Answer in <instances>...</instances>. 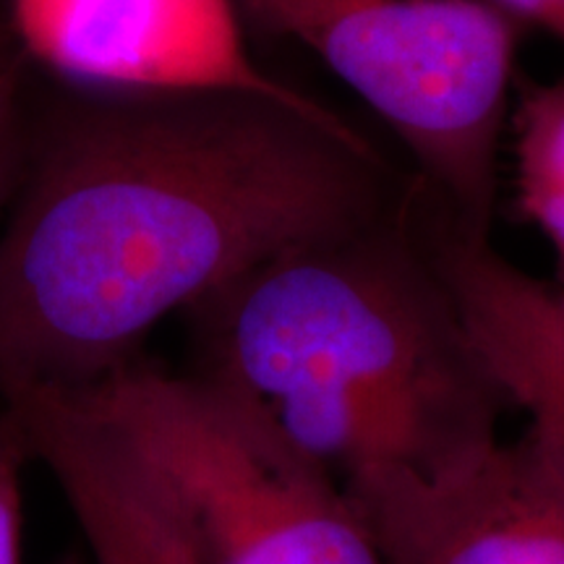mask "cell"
<instances>
[{
  "label": "cell",
  "instance_id": "ba28073f",
  "mask_svg": "<svg viewBox=\"0 0 564 564\" xmlns=\"http://www.w3.org/2000/svg\"><path fill=\"white\" fill-rule=\"evenodd\" d=\"M426 241L457 303L465 329L528 413V440L564 486V288L528 274L415 181Z\"/></svg>",
  "mask_w": 564,
  "mask_h": 564
},
{
  "label": "cell",
  "instance_id": "30bf717a",
  "mask_svg": "<svg viewBox=\"0 0 564 564\" xmlns=\"http://www.w3.org/2000/svg\"><path fill=\"white\" fill-rule=\"evenodd\" d=\"M30 70L32 63L13 37L6 9L0 3V228H3L19 181Z\"/></svg>",
  "mask_w": 564,
  "mask_h": 564
},
{
  "label": "cell",
  "instance_id": "8fae6325",
  "mask_svg": "<svg viewBox=\"0 0 564 564\" xmlns=\"http://www.w3.org/2000/svg\"><path fill=\"white\" fill-rule=\"evenodd\" d=\"M30 460L19 423L0 403V564H24V468Z\"/></svg>",
  "mask_w": 564,
  "mask_h": 564
},
{
  "label": "cell",
  "instance_id": "7a4b0ae2",
  "mask_svg": "<svg viewBox=\"0 0 564 564\" xmlns=\"http://www.w3.org/2000/svg\"><path fill=\"white\" fill-rule=\"evenodd\" d=\"M194 371L262 405L337 478L436 476L484 453L512 403L405 199L288 246L186 308Z\"/></svg>",
  "mask_w": 564,
  "mask_h": 564
},
{
  "label": "cell",
  "instance_id": "9c48e42d",
  "mask_svg": "<svg viewBox=\"0 0 564 564\" xmlns=\"http://www.w3.org/2000/svg\"><path fill=\"white\" fill-rule=\"evenodd\" d=\"M507 133L512 141L514 207L544 232L564 288V74L514 82Z\"/></svg>",
  "mask_w": 564,
  "mask_h": 564
},
{
  "label": "cell",
  "instance_id": "4fadbf2b",
  "mask_svg": "<svg viewBox=\"0 0 564 564\" xmlns=\"http://www.w3.org/2000/svg\"><path fill=\"white\" fill-rule=\"evenodd\" d=\"M63 564H82L79 560H76V556H68V560L66 562H63Z\"/></svg>",
  "mask_w": 564,
  "mask_h": 564
},
{
  "label": "cell",
  "instance_id": "7c38bea8",
  "mask_svg": "<svg viewBox=\"0 0 564 564\" xmlns=\"http://www.w3.org/2000/svg\"><path fill=\"white\" fill-rule=\"evenodd\" d=\"M512 19L531 21L564 42V0H491Z\"/></svg>",
  "mask_w": 564,
  "mask_h": 564
},
{
  "label": "cell",
  "instance_id": "52a82bcc",
  "mask_svg": "<svg viewBox=\"0 0 564 564\" xmlns=\"http://www.w3.org/2000/svg\"><path fill=\"white\" fill-rule=\"evenodd\" d=\"M0 403L51 470L91 564H209L158 470L79 392L17 387Z\"/></svg>",
  "mask_w": 564,
  "mask_h": 564
},
{
  "label": "cell",
  "instance_id": "3957f363",
  "mask_svg": "<svg viewBox=\"0 0 564 564\" xmlns=\"http://www.w3.org/2000/svg\"><path fill=\"white\" fill-rule=\"evenodd\" d=\"M299 42L398 137L457 220L491 230L514 91V19L491 0H232Z\"/></svg>",
  "mask_w": 564,
  "mask_h": 564
},
{
  "label": "cell",
  "instance_id": "8992f818",
  "mask_svg": "<svg viewBox=\"0 0 564 564\" xmlns=\"http://www.w3.org/2000/svg\"><path fill=\"white\" fill-rule=\"evenodd\" d=\"M340 484L384 564H564V486L528 436L436 476L377 465Z\"/></svg>",
  "mask_w": 564,
  "mask_h": 564
},
{
  "label": "cell",
  "instance_id": "277c9868",
  "mask_svg": "<svg viewBox=\"0 0 564 564\" xmlns=\"http://www.w3.org/2000/svg\"><path fill=\"white\" fill-rule=\"evenodd\" d=\"M70 390L158 470L209 564H384L340 478L246 394L139 356Z\"/></svg>",
  "mask_w": 564,
  "mask_h": 564
},
{
  "label": "cell",
  "instance_id": "5b68a950",
  "mask_svg": "<svg viewBox=\"0 0 564 564\" xmlns=\"http://www.w3.org/2000/svg\"><path fill=\"white\" fill-rule=\"evenodd\" d=\"M34 68L121 89H225L329 112L253 58L232 0H3Z\"/></svg>",
  "mask_w": 564,
  "mask_h": 564
},
{
  "label": "cell",
  "instance_id": "6da1fadb",
  "mask_svg": "<svg viewBox=\"0 0 564 564\" xmlns=\"http://www.w3.org/2000/svg\"><path fill=\"white\" fill-rule=\"evenodd\" d=\"M411 183L337 110L32 66L0 228V394L108 377L167 314L288 246L384 215Z\"/></svg>",
  "mask_w": 564,
  "mask_h": 564
},
{
  "label": "cell",
  "instance_id": "5bb4252c",
  "mask_svg": "<svg viewBox=\"0 0 564 564\" xmlns=\"http://www.w3.org/2000/svg\"><path fill=\"white\" fill-rule=\"evenodd\" d=\"M0 3H3V0H0Z\"/></svg>",
  "mask_w": 564,
  "mask_h": 564
}]
</instances>
